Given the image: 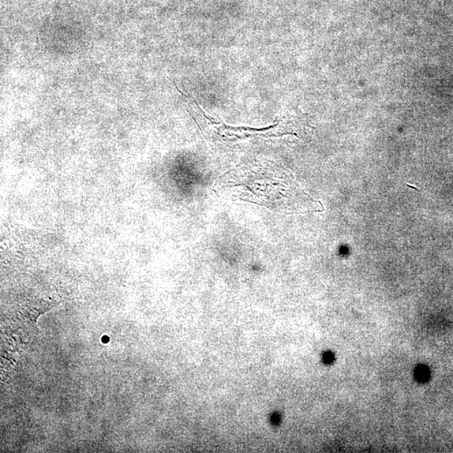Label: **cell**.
<instances>
[{"instance_id": "cell-3", "label": "cell", "mask_w": 453, "mask_h": 453, "mask_svg": "<svg viewBox=\"0 0 453 453\" xmlns=\"http://www.w3.org/2000/svg\"><path fill=\"white\" fill-rule=\"evenodd\" d=\"M279 421H280L279 415H274V417H272V422L273 423H279Z\"/></svg>"}, {"instance_id": "cell-2", "label": "cell", "mask_w": 453, "mask_h": 453, "mask_svg": "<svg viewBox=\"0 0 453 453\" xmlns=\"http://www.w3.org/2000/svg\"><path fill=\"white\" fill-rule=\"evenodd\" d=\"M333 361H334V354L331 353V352H327L323 355V362L325 364L331 365Z\"/></svg>"}, {"instance_id": "cell-1", "label": "cell", "mask_w": 453, "mask_h": 453, "mask_svg": "<svg viewBox=\"0 0 453 453\" xmlns=\"http://www.w3.org/2000/svg\"><path fill=\"white\" fill-rule=\"evenodd\" d=\"M430 376L428 369L424 368V366H421L420 368L415 369V377L418 380L426 381L428 379Z\"/></svg>"}]
</instances>
